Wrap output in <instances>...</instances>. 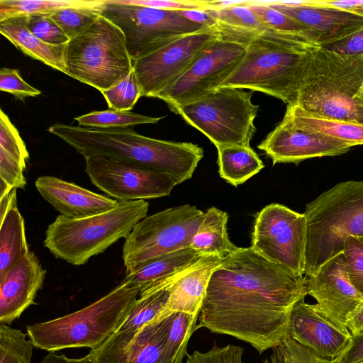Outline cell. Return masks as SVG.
<instances>
[{
	"mask_svg": "<svg viewBox=\"0 0 363 363\" xmlns=\"http://www.w3.org/2000/svg\"><path fill=\"white\" fill-rule=\"evenodd\" d=\"M140 290L122 281L93 303L66 315L27 326L35 347L48 352L67 348H97L118 329Z\"/></svg>",
	"mask_w": 363,
	"mask_h": 363,
	"instance_id": "cell-6",
	"label": "cell"
},
{
	"mask_svg": "<svg viewBox=\"0 0 363 363\" xmlns=\"http://www.w3.org/2000/svg\"><path fill=\"white\" fill-rule=\"evenodd\" d=\"M324 48L342 55L363 56V26L345 39Z\"/></svg>",
	"mask_w": 363,
	"mask_h": 363,
	"instance_id": "cell-47",
	"label": "cell"
},
{
	"mask_svg": "<svg viewBox=\"0 0 363 363\" xmlns=\"http://www.w3.org/2000/svg\"><path fill=\"white\" fill-rule=\"evenodd\" d=\"M292 104L322 117L363 123V56L308 46Z\"/></svg>",
	"mask_w": 363,
	"mask_h": 363,
	"instance_id": "cell-3",
	"label": "cell"
},
{
	"mask_svg": "<svg viewBox=\"0 0 363 363\" xmlns=\"http://www.w3.org/2000/svg\"><path fill=\"white\" fill-rule=\"evenodd\" d=\"M65 74L106 91L133 69L123 31L104 16L69 40L65 49Z\"/></svg>",
	"mask_w": 363,
	"mask_h": 363,
	"instance_id": "cell-8",
	"label": "cell"
},
{
	"mask_svg": "<svg viewBox=\"0 0 363 363\" xmlns=\"http://www.w3.org/2000/svg\"><path fill=\"white\" fill-rule=\"evenodd\" d=\"M221 37L212 28L191 33L133 62L143 96L156 98L194 62L201 52Z\"/></svg>",
	"mask_w": 363,
	"mask_h": 363,
	"instance_id": "cell-15",
	"label": "cell"
},
{
	"mask_svg": "<svg viewBox=\"0 0 363 363\" xmlns=\"http://www.w3.org/2000/svg\"><path fill=\"white\" fill-rule=\"evenodd\" d=\"M92 0H0V21L18 16L52 13L59 10L84 6Z\"/></svg>",
	"mask_w": 363,
	"mask_h": 363,
	"instance_id": "cell-35",
	"label": "cell"
},
{
	"mask_svg": "<svg viewBox=\"0 0 363 363\" xmlns=\"http://www.w3.org/2000/svg\"><path fill=\"white\" fill-rule=\"evenodd\" d=\"M345 326L352 335L363 331V303L350 314L345 323Z\"/></svg>",
	"mask_w": 363,
	"mask_h": 363,
	"instance_id": "cell-51",
	"label": "cell"
},
{
	"mask_svg": "<svg viewBox=\"0 0 363 363\" xmlns=\"http://www.w3.org/2000/svg\"><path fill=\"white\" fill-rule=\"evenodd\" d=\"M243 352L242 347L234 345L213 346L205 352L195 350L187 355L185 363H242Z\"/></svg>",
	"mask_w": 363,
	"mask_h": 363,
	"instance_id": "cell-43",
	"label": "cell"
},
{
	"mask_svg": "<svg viewBox=\"0 0 363 363\" xmlns=\"http://www.w3.org/2000/svg\"><path fill=\"white\" fill-rule=\"evenodd\" d=\"M45 274L37 256L29 252L0 279V323L11 324L35 304Z\"/></svg>",
	"mask_w": 363,
	"mask_h": 363,
	"instance_id": "cell-21",
	"label": "cell"
},
{
	"mask_svg": "<svg viewBox=\"0 0 363 363\" xmlns=\"http://www.w3.org/2000/svg\"><path fill=\"white\" fill-rule=\"evenodd\" d=\"M172 285L164 287L156 285L140 291L127 316L114 333H135L153 321L166 305Z\"/></svg>",
	"mask_w": 363,
	"mask_h": 363,
	"instance_id": "cell-31",
	"label": "cell"
},
{
	"mask_svg": "<svg viewBox=\"0 0 363 363\" xmlns=\"http://www.w3.org/2000/svg\"><path fill=\"white\" fill-rule=\"evenodd\" d=\"M0 33L25 55L63 73L65 45H50L35 36L28 27V16L0 21Z\"/></svg>",
	"mask_w": 363,
	"mask_h": 363,
	"instance_id": "cell-25",
	"label": "cell"
},
{
	"mask_svg": "<svg viewBox=\"0 0 363 363\" xmlns=\"http://www.w3.org/2000/svg\"><path fill=\"white\" fill-rule=\"evenodd\" d=\"M244 44L220 37L207 45L191 66L156 98L175 112L220 88L246 55Z\"/></svg>",
	"mask_w": 363,
	"mask_h": 363,
	"instance_id": "cell-13",
	"label": "cell"
},
{
	"mask_svg": "<svg viewBox=\"0 0 363 363\" xmlns=\"http://www.w3.org/2000/svg\"><path fill=\"white\" fill-rule=\"evenodd\" d=\"M0 279L29 253L24 220L17 208L16 189L11 191V201L0 220Z\"/></svg>",
	"mask_w": 363,
	"mask_h": 363,
	"instance_id": "cell-26",
	"label": "cell"
},
{
	"mask_svg": "<svg viewBox=\"0 0 363 363\" xmlns=\"http://www.w3.org/2000/svg\"><path fill=\"white\" fill-rule=\"evenodd\" d=\"M306 242L304 213L271 203L256 214L250 247L271 262L303 276Z\"/></svg>",
	"mask_w": 363,
	"mask_h": 363,
	"instance_id": "cell-12",
	"label": "cell"
},
{
	"mask_svg": "<svg viewBox=\"0 0 363 363\" xmlns=\"http://www.w3.org/2000/svg\"><path fill=\"white\" fill-rule=\"evenodd\" d=\"M40 363H95L91 355L79 358H70L65 354L56 352H49L42 359Z\"/></svg>",
	"mask_w": 363,
	"mask_h": 363,
	"instance_id": "cell-50",
	"label": "cell"
},
{
	"mask_svg": "<svg viewBox=\"0 0 363 363\" xmlns=\"http://www.w3.org/2000/svg\"><path fill=\"white\" fill-rule=\"evenodd\" d=\"M148 208L147 201L136 200L120 202L108 211L83 218L60 215L48 227L43 245L57 259L75 266L84 264L125 238L147 216Z\"/></svg>",
	"mask_w": 363,
	"mask_h": 363,
	"instance_id": "cell-7",
	"label": "cell"
},
{
	"mask_svg": "<svg viewBox=\"0 0 363 363\" xmlns=\"http://www.w3.org/2000/svg\"><path fill=\"white\" fill-rule=\"evenodd\" d=\"M288 335L318 355L333 360L350 342L352 334L345 325L328 315L318 303L304 299L293 307Z\"/></svg>",
	"mask_w": 363,
	"mask_h": 363,
	"instance_id": "cell-17",
	"label": "cell"
},
{
	"mask_svg": "<svg viewBox=\"0 0 363 363\" xmlns=\"http://www.w3.org/2000/svg\"><path fill=\"white\" fill-rule=\"evenodd\" d=\"M286 113L301 126L351 144L363 145V123L320 116L294 104H287Z\"/></svg>",
	"mask_w": 363,
	"mask_h": 363,
	"instance_id": "cell-30",
	"label": "cell"
},
{
	"mask_svg": "<svg viewBox=\"0 0 363 363\" xmlns=\"http://www.w3.org/2000/svg\"><path fill=\"white\" fill-rule=\"evenodd\" d=\"M352 147L343 140L301 126L286 113L282 121L257 145L273 164H298L313 157L337 156L347 152Z\"/></svg>",
	"mask_w": 363,
	"mask_h": 363,
	"instance_id": "cell-16",
	"label": "cell"
},
{
	"mask_svg": "<svg viewBox=\"0 0 363 363\" xmlns=\"http://www.w3.org/2000/svg\"><path fill=\"white\" fill-rule=\"evenodd\" d=\"M206 11L215 22V30L223 38L245 45L251 38L268 30L245 5Z\"/></svg>",
	"mask_w": 363,
	"mask_h": 363,
	"instance_id": "cell-28",
	"label": "cell"
},
{
	"mask_svg": "<svg viewBox=\"0 0 363 363\" xmlns=\"http://www.w3.org/2000/svg\"><path fill=\"white\" fill-rule=\"evenodd\" d=\"M204 256L190 247L168 253L155 257L134 272L126 274L123 281L138 288L140 292L160 283H174Z\"/></svg>",
	"mask_w": 363,
	"mask_h": 363,
	"instance_id": "cell-24",
	"label": "cell"
},
{
	"mask_svg": "<svg viewBox=\"0 0 363 363\" xmlns=\"http://www.w3.org/2000/svg\"><path fill=\"white\" fill-rule=\"evenodd\" d=\"M0 148L26 166L29 159L28 151L18 130L2 109L0 110Z\"/></svg>",
	"mask_w": 363,
	"mask_h": 363,
	"instance_id": "cell-41",
	"label": "cell"
},
{
	"mask_svg": "<svg viewBox=\"0 0 363 363\" xmlns=\"http://www.w3.org/2000/svg\"><path fill=\"white\" fill-rule=\"evenodd\" d=\"M105 0H92L86 5L55 11L50 18L70 40L102 15Z\"/></svg>",
	"mask_w": 363,
	"mask_h": 363,
	"instance_id": "cell-33",
	"label": "cell"
},
{
	"mask_svg": "<svg viewBox=\"0 0 363 363\" xmlns=\"http://www.w3.org/2000/svg\"><path fill=\"white\" fill-rule=\"evenodd\" d=\"M228 216L226 212L211 207L204 212L189 247L202 255L215 254L222 259L239 247L230 240L227 233Z\"/></svg>",
	"mask_w": 363,
	"mask_h": 363,
	"instance_id": "cell-27",
	"label": "cell"
},
{
	"mask_svg": "<svg viewBox=\"0 0 363 363\" xmlns=\"http://www.w3.org/2000/svg\"><path fill=\"white\" fill-rule=\"evenodd\" d=\"M170 316L135 333H113L89 354L95 363H162Z\"/></svg>",
	"mask_w": 363,
	"mask_h": 363,
	"instance_id": "cell-19",
	"label": "cell"
},
{
	"mask_svg": "<svg viewBox=\"0 0 363 363\" xmlns=\"http://www.w3.org/2000/svg\"><path fill=\"white\" fill-rule=\"evenodd\" d=\"M48 131L84 157L98 156L169 175L179 184L192 177L203 150L189 142L155 139L128 128H99L54 123Z\"/></svg>",
	"mask_w": 363,
	"mask_h": 363,
	"instance_id": "cell-2",
	"label": "cell"
},
{
	"mask_svg": "<svg viewBox=\"0 0 363 363\" xmlns=\"http://www.w3.org/2000/svg\"><path fill=\"white\" fill-rule=\"evenodd\" d=\"M216 148L219 175L234 186L245 183L264 167L250 147L220 145Z\"/></svg>",
	"mask_w": 363,
	"mask_h": 363,
	"instance_id": "cell-29",
	"label": "cell"
},
{
	"mask_svg": "<svg viewBox=\"0 0 363 363\" xmlns=\"http://www.w3.org/2000/svg\"><path fill=\"white\" fill-rule=\"evenodd\" d=\"M34 347L21 330L0 324V363H31Z\"/></svg>",
	"mask_w": 363,
	"mask_h": 363,
	"instance_id": "cell-36",
	"label": "cell"
},
{
	"mask_svg": "<svg viewBox=\"0 0 363 363\" xmlns=\"http://www.w3.org/2000/svg\"><path fill=\"white\" fill-rule=\"evenodd\" d=\"M245 45V57L221 86L259 91L287 104L294 103L306 48L318 45L306 35L267 30Z\"/></svg>",
	"mask_w": 363,
	"mask_h": 363,
	"instance_id": "cell-4",
	"label": "cell"
},
{
	"mask_svg": "<svg viewBox=\"0 0 363 363\" xmlns=\"http://www.w3.org/2000/svg\"><path fill=\"white\" fill-rule=\"evenodd\" d=\"M305 269L306 277L343 252L346 239L363 236V181L338 183L308 203Z\"/></svg>",
	"mask_w": 363,
	"mask_h": 363,
	"instance_id": "cell-5",
	"label": "cell"
},
{
	"mask_svg": "<svg viewBox=\"0 0 363 363\" xmlns=\"http://www.w3.org/2000/svg\"><path fill=\"white\" fill-rule=\"evenodd\" d=\"M248 0H216L206 1V9H220L234 6H240L245 4ZM205 9V10H206Z\"/></svg>",
	"mask_w": 363,
	"mask_h": 363,
	"instance_id": "cell-52",
	"label": "cell"
},
{
	"mask_svg": "<svg viewBox=\"0 0 363 363\" xmlns=\"http://www.w3.org/2000/svg\"><path fill=\"white\" fill-rule=\"evenodd\" d=\"M333 363H363V331L352 335V338L342 350L335 359Z\"/></svg>",
	"mask_w": 363,
	"mask_h": 363,
	"instance_id": "cell-48",
	"label": "cell"
},
{
	"mask_svg": "<svg viewBox=\"0 0 363 363\" xmlns=\"http://www.w3.org/2000/svg\"><path fill=\"white\" fill-rule=\"evenodd\" d=\"M222 259L215 254L206 255L177 280L170 286L166 305L152 322L160 321L175 312L199 315L211 274Z\"/></svg>",
	"mask_w": 363,
	"mask_h": 363,
	"instance_id": "cell-23",
	"label": "cell"
},
{
	"mask_svg": "<svg viewBox=\"0 0 363 363\" xmlns=\"http://www.w3.org/2000/svg\"><path fill=\"white\" fill-rule=\"evenodd\" d=\"M308 295L332 318L345 325L350 314L362 303L363 296L350 282L341 252L306 277Z\"/></svg>",
	"mask_w": 363,
	"mask_h": 363,
	"instance_id": "cell-18",
	"label": "cell"
},
{
	"mask_svg": "<svg viewBox=\"0 0 363 363\" xmlns=\"http://www.w3.org/2000/svg\"><path fill=\"white\" fill-rule=\"evenodd\" d=\"M271 363H333L287 336L272 349Z\"/></svg>",
	"mask_w": 363,
	"mask_h": 363,
	"instance_id": "cell-39",
	"label": "cell"
},
{
	"mask_svg": "<svg viewBox=\"0 0 363 363\" xmlns=\"http://www.w3.org/2000/svg\"><path fill=\"white\" fill-rule=\"evenodd\" d=\"M179 13L186 18L197 23L203 24L215 30V22L203 9L180 10Z\"/></svg>",
	"mask_w": 363,
	"mask_h": 363,
	"instance_id": "cell-49",
	"label": "cell"
},
{
	"mask_svg": "<svg viewBox=\"0 0 363 363\" xmlns=\"http://www.w3.org/2000/svg\"><path fill=\"white\" fill-rule=\"evenodd\" d=\"M306 295L305 277L239 247L213 272L196 329L233 336L262 354L289 336L291 311Z\"/></svg>",
	"mask_w": 363,
	"mask_h": 363,
	"instance_id": "cell-1",
	"label": "cell"
},
{
	"mask_svg": "<svg viewBox=\"0 0 363 363\" xmlns=\"http://www.w3.org/2000/svg\"><path fill=\"white\" fill-rule=\"evenodd\" d=\"M203 213L184 204L140 220L125 238L122 257L126 274L155 257L189 247Z\"/></svg>",
	"mask_w": 363,
	"mask_h": 363,
	"instance_id": "cell-10",
	"label": "cell"
},
{
	"mask_svg": "<svg viewBox=\"0 0 363 363\" xmlns=\"http://www.w3.org/2000/svg\"><path fill=\"white\" fill-rule=\"evenodd\" d=\"M252 91L221 86L174 112L204 134L216 147H250L259 106L252 102Z\"/></svg>",
	"mask_w": 363,
	"mask_h": 363,
	"instance_id": "cell-9",
	"label": "cell"
},
{
	"mask_svg": "<svg viewBox=\"0 0 363 363\" xmlns=\"http://www.w3.org/2000/svg\"><path fill=\"white\" fill-rule=\"evenodd\" d=\"M102 16L123 31L133 62L184 35L211 28L186 18L179 11L121 4L113 0H105Z\"/></svg>",
	"mask_w": 363,
	"mask_h": 363,
	"instance_id": "cell-11",
	"label": "cell"
},
{
	"mask_svg": "<svg viewBox=\"0 0 363 363\" xmlns=\"http://www.w3.org/2000/svg\"><path fill=\"white\" fill-rule=\"evenodd\" d=\"M262 363H271L269 359H265Z\"/></svg>",
	"mask_w": 363,
	"mask_h": 363,
	"instance_id": "cell-53",
	"label": "cell"
},
{
	"mask_svg": "<svg viewBox=\"0 0 363 363\" xmlns=\"http://www.w3.org/2000/svg\"><path fill=\"white\" fill-rule=\"evenodd\" d=\"M162 117H151L130 111H95L75 117L78 125L90 128H128L141 124L157 123Z\"/></svg>",
	"mask_w": 363,
	"mask_h": 363,
	"instance_id": "cell-34",
	"label": "cell"
},
{
	"mask_svg": "<svg viewBox=\"0 0 363 363\" xmlns=\"http://www.w3.org/2000/svg\"><path fill=\"white\" fill-rule=\"evenodd\" d=\"M0 90L11 94L16 99L24 101L35 97L41 91L28 84L17 69L2 67L0 70Z\"/></svg>",
	"mask_w": 363,
	"mask_h": 363,
	"instance_id": "cell-44",
	"label": "cell"
},
{
	"mask_svg": "<svg viewBox=\"0 0 363 363\" xmlns=\"http://www.w3.org/2000/svg\"><path fill=\"white\" fill-rule=\"evenodd\" d=\"M101 93L107 102L108 109L116 111L132 110L139 98L143 96L134 69L125 79Z\"/></svg>",
	"mask_w": 363,
	"mask_h": 363,
	"instance_id": "cell-38",
	"label": "cell"
},
{
	"mask_svg": "<svg viewBox=\"0 0 363 363\" xmlns=\"http://www.w3.org/2000/svg\"><path fill=\"white\" fill-rule=\"evenodd\" d=\"M29 30L43 42L50 45H64L69 41L61 28L50 18V13L28 15Z\"/></svg>",
	"mask_w": 363,
	"mask_h": 363,
	"instance_id": "cell-42",
	"label": "cell"
},
{
	"mask_svg": "<svg viewBox=\"0 0 363 363\" xmlns=\"http://www.w3.org/2000/svg\"><path fill=\"white\" fill-rule=\"evenodd\" d=\"M115 3L149 7L163 10H189L206 9V1L188 0H113Z\"/></svg>",
	"mask_w": 363,
	"mask_h": 363,
	"instance_id": "cell-46",
	"label": "cell"
},
{
	"mask_svg": "<svg viewBox=\"0 0 363 363\" xmlns=\"http://www.w3.org/2000/svg\"><path fill=\"white\" fill-rule=\"evenodd\" d=\"M270 7L303 25L308 36L320 46L340 41L363 26V15L308 0L298 6H286L276 1H264Z\"/></svg>",
	"mask_w": 363,
	"mask_h": 363,
	"instance_id": "cell-20",
	"label": "cell"
},
{
	"mask_svg": "<svg viewBox=\"0 0 363 363\" xmlns=\"http://www.w3.org/2000/svg\"><path fill=\"white\" fill-rule=\"evenodd\" d=\"M244 5L255 13L259 21L268 30L284 34L303 35L311 38L303 25L270 7L264 1L248 0Z\"/></svg>",
	"mask_w": 363,
	"mask_h": 363,
	"instance_id": "cell-37",
	"label": "cell"
},
{
	"mask_svg": "<svg viewBox=\"0 0 363 363\" xmlns=\"http://www.w3.org/2000/svg\"><path fill=\"white\" fill-rule=\"evenodd\" d=\"M170 322L162 352V363H182L186 354L187 343L196 330L199 315L175 312Z\"/></svg>",
	"mask_w": 363,
	"mask_h": 363,
	"instance_id": "cell-32",
	"label": "cell"
},
{
	"mask_svg": "<svg viewBox=\"0 0 363 363\" xmlns=\"http://www.w3.org/2000/svg\"><path fill=\"white\" fill-rule=\"evenodd\" d=\"M359 239H361L362 241H363V236L359 238Z\"/></svg>",
	"mask_w": 363,
	"mask_h": 363,
	"instance_id": "cell-54",
	"label": "cell"
},
{
	"mask_svg": "<svg viewBox=\"0 0 363 363\" xmlns=\"http://www.w3.org/2000/svg\"><path fill=\"white\" fill-rule=\"evenodd\" d=\"M342 252L349 279L363 296V241L356 237L347 238Z\"/></svg>",
	"mask_w": 363,
	"mask_h": 363,
	"instance_id": "cell-40",
	"label": "cell"
},
{
	"mask_svg": "<svg viewBox=\"0 0 363 363\" xmlns=\"http://www.w3.org/2000/svg\"><path fill=\"white\" fill-rule=\"evenodd\" d=\"M42 197L66 217L83 218L108 211L119 201L96 194L52 176H42L35 182Z\"/></svg>",
	"mask_w": 363,
	"mask_h": 363,
	"instance_id": "cell-22",
	"label": "cell"
},
{
	"mask_svg": "<svg viewBox=\"0 0 363 363\" xmlns=\"http://www.w3.org/2000/svg\"><path fill=\"white\" fill-rule=\"evenodd\" d=\"M84 158L92 184L119 202L164 197L179 184L169 175L128 163L94 155Z\"/></svg>",
	"mask_w": 363,
	"mask_h": 363,
	"instance_id": "cell-14",
	"label": "cell"
},
{
	"mask_svg": "<svg viewBox=\"0 0 363 363\" xmlns=\"http://www.w3.org/2000/svg\"><path fill=\"white\" fill-rule=\"evenodd\" d=\"M24 166L16 158L0 148V179L12 188L23 189L26 185Z\"/></svg>",
	"mask_w": 363,
	"mask_h": 363,
	"instance_id": "cell-45",
	"label": "cell"
}]
</instances>
